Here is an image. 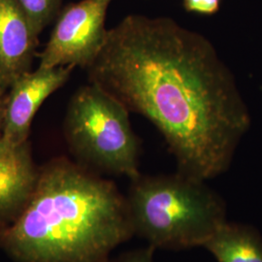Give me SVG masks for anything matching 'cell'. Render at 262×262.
<instances>
[{"label":"cell","instance_id":"cell-1","mask_svg":"<svg viewBox=\"0 0 262 262\" xmlns=\"http://www.w3.org/2000/svg\"><path fill=\"white\" fill-rule=\"evenodd\" d=\"M86 70L90 83L158 128L188 177L207 182L226 172L251 126L214 45L173 19L125 17Z\"/></svg>","mask_w":262,"mask_h":262},{"label":"cell","instance_id":"cell-2","mask_svg":"<svg viewBox=\"0 0 262 262\" xmlns=\"http://www.w3.org/2000/svg\"><path fill=\"white\" fill-rule=\"evenodd\" d=\"M134 236L126 197L117 185L66 157L39 167L34 193L0 233L16 262H108Z\"/></svg>","mask_w":262,"mask_h":262},{"label":"cell","instance_id":"cell-3","mask_svg":"<svg viewBox=\"0 0 262 262\" xmlns=\"http://www.w3.org/2000/svg\"><path fill=\"white\" fill-rule=\"evenodd\" d=\"M134 236L156 250L203 247L225 224L226 205L205 181L180 172L130 180L125 195Z\"/></svg>","mask_w":262,"mask_h":262},{"label":"cell","instance_id":"cell-4","mask_svg":"<svg viewBox=\"0 0 262 262\" xmlns=\"http://www.w3.org/2000/svg\"><path fill=\"white\" fill-rule=\"evenodd\" d=\"M64 137L74 160L100 175L140 174V139L129 122V111L96 84L80 88L66 112Z\"/></svg>","mask_w":262,"mask_h":262},{"label":"cell","instance_id":"cell-5","mask_svg":"<svg viewBox=\"0 0 262 262\" xmlns=\"http://www.w3.org/2000/svg\"><path fill=\"white\" fill-rule=\"evenodd\" d=\"M112 0H82L60 11L39 67L88 68L100 53L107 37V10Z\"/></svg>","mask_w":262,"mask_h":262},{"label":"cell","instance_id":"cell-6","mask_svg":"<svg viewBox=\"0 0 262 262\" xmlns=\"http://www.w3.org/2000/svg\"><path fill=\"white\" fill-rule=\"evenodd\" d=\"M74 66L38 67L20 76L6 94L3 139L12 144L28 140L34 115L48 97L68 81Z\"/></svg>","mask_w":262,"mask_h":262},{"label":"cell","instance_id":"cell-7","mask_svg":"<svg viewBox=\"0 0 262 262\" xmlns=\"http://www.w3.org/2000/svg\"><path fill=\"white\" fill-rule=\"evenodd\" d=\"M39 167L29 140L12 144L0 140V233L13 225L28 207L37 186Z\"/></svg>","mask_w":262,"mask_h":262},{"label":"cell","instance_id":"cell-8","mask_svg":"<svg viewBox=\"0 0 262 262\" xmlns=\"http://www.w3.org/2000/svg\"><path fill=\"white\" fill-rule=\"evenodd\" d=\"M38 42L16 0H0V96L30 71Z\"/></svg>","mask_w":262,"mask_h":262},{"label":"cell","instance_id":"cell-9","mask_svg":"<svg viewBox=\"0 0 262 262\" xmlns=\"http://www.w3.org/2000/svg\"><path fill=\"white\" fill-rule=\"evenodd\" d=\"M216 262H262V237L252 225L226 221L206 243Z\"/></svg>","mask_w":262,"mask_h":262},{"label":"cell","instance_id":"cell-10","mask_svg":"<svg viewBox=\"0 0 262 262\" xmlns=\"http://www.w3.org/2000/svg\"><path fill=\"white\" fill-rule=\"evenodd\" d=\"M19 8L39 36L60 13L62 0H16Z\"/></svg>","mask_w":262,"mask_h":262},{"label":"cell","instance_id":"cell-11","mask_svg":"<svg viewBox=\"0 0 262 262\" xmlns=\"http://www.w3.org/2000/svg\"><path fill=\"white\" fill-rule=\"evenodd\" d=\"M156 249L150 245L122 253L108 262H155Z\"/></svg>","mask_w":262,"mask_h":262},{"label":"cell","instance_id":"cell-12","mask_svg":"<svg viewBox=\"0 0 262 262\" xmlns=\"http://www.w3.org/2000/svg\"><path fill=\"white\" fill-rule=\"evenodd\" d=\"M183 4L189 13L211 16L219 12L221 0H183Z\"/></svg>","mask_w":262,"mask_h":262},{"label":"cell","instance_id":"cell-13","mask_svg":"<svg viewBox=\"0 0 262 262\" xmlns=\"http://www.w3.org/2000/svg\"><path fill=\"white\" fill-rule=\"evenodd\" d=\"M5 107H6V95H3V96H0V140L3 137V131H4Z\"/></svg>","mask_w":262,"mask_h":262}]
</instances>
